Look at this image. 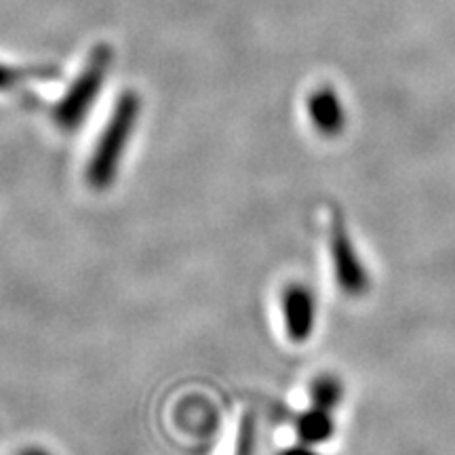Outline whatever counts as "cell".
<instances>
[{
	"label": "cell",
	"instance_id": "obj_9",
	"mask_svg": "<svg viewBox=\"0 0 455 455\" xmlns=\"http://www.w3.org/2000/svg\"><path fill=\"white\" fill-rule=\"evenodd\" d=\"M284 455H316V453L306 451V449H291V451H287Z\"/></svg>",
	"mask_w": 455,
	"mask_h": 455
},
{
	"label": "cell",
	"instance_id": "obj_1",
	"mask_svg": "<svg viewBox=\"0 0 455 455\" xmlns=\"http://www.w3.org/2000/svg\"><path fill=\"white\" fill-rule=\"evenodd\" d=\"M138 112L140 100L133 93L123 95L118 106L114 108L110 123H108L104 135H101L100 144L95 148V155L89 163L87 180L95 190H104L116 175V167L129 141L131 129L138 121Z\"/></svg>",
	"mask_w": 455,
	"mask_h": 455
},
{
	"label": "cell",
	"instance_id": "obj_10",
	"mask_svg": "<svg viewBox=\"0 0 455 455\" xmlns=\"http://www.w3.org/2000/svg\"><path fill=\"white\" fill-rule=\"evenodd\" d=\"M21 455H49L47 451H43V449H26Z\"/></svg>",
	"mask_w": 455,
	"mask_h": 455
},
{
	"label": "cell",
	"instance_id": "obj_8",
	"mask_svg": "<svg viewBox=\"0 0 455 455\" xmlns=\"http://www.w3.org/2000/svg\"><path fill=\"white\" fill-rule=\"evenodd\" d=\"M15 76H17V72H13V70H7V68L0 66V89L7 87L11 78H15Z\"/></svg>",
	"mask_w": 455,
	"mask_h": 455
},
{
	"label": "cell",
	"instance_id": "obj_6",
	"mask_svg": "<svg viewBox=\"0 0 455 455\" xmlns=\"http://www.w3.org/2000/svg\"><path fill=\"white\" fill-rule=\"evenodd\" d=\"M298 432L301 441L306 443H325L333 432L331 415H329V411H325V409L315 407L312 411H308L299 419Z\"/></svg>",
	"mask_w": 455,
	"mask_h": 455
},
{
	"label": "cell",
	"instance_id": "obj_5",
	"mask_svg": "<svg viewBox=\"0 0 455 455\" xmlns=\"http://www.w3.org/2000/svg\"><path fill=\"white\" fill-rule=\"evenodd\" d=\"M310 116L316 129L323 131L325 135L338 133L341 124H344V112H341L339 100L335 98L331 91H318L316 95H312Z\"/></svg>",
	"mask_w": 455,
	"mask_h": 455
},
{
	"label": "cell",
	"instance_id": "obj_7",
	"mask_svg": "<svg viewBox=\"0 0 455 455\" xmlns=\"http://www.w3.org/2000/svg\"><path fill=\"white\" fill-rule=\"evenodd\" d=\"M310 395H312V403H315V407L331 411L341 398V386L339 382H335L333 378H321L316 379L315 386H312Z\"/></svg>",
	"mask_w": 455,
	"mask_h": 455
},
{
	"label": "cell",
	"instance_id": "obj_4",
	"mask_svg": "<svg viewBox=\"0 0 455 455\" xmlns=\"http://www.w3.org/2000/svg\"><path fill=\"white\" fill-rule=\"evenodd\" d=\"M283 318H284V331H287L289 339L293 341H306L310 338L312 329H315L316 318V306L315 298L306 287L301 284H291L284 289L283 299Z\"/></svg>",
	"mask_w": 455,
	"mask_h": 455
},
{
	"label": "cell",
	"instance_id": "obj_3",
	"mask_svg": "<svg viewBox=\"0 0 455 455\" xmlns=\"http://www.w3.org/2000/svg\"><path fill=\"white\" fill-rule=\"evenodd\" d=\"M329 249H331V264L335 272V281L339 283L341 291L348 295L365 293L369 287V276L365 272V266H363V261L358 259L355 244H352L339 215H335L331 221Z\"/></svg>",
	"mask_w": 455,
	"mask_h": 455
},
{
	"label": "cell",
	"instance_id": "obj_2",
	"mask_svg": "<svg viewBox=\"0 0 455 455\" xmlns=\"http://www.w3.org/2000/svg\"><path fill=\"white\" fill-rule=\"evenodd\" d=\"M108 70V51L100 49L98 53L93 55L87 70L83 72V76L74 83L70 93L61 100V104L55 108V121L61 124L64 129L76 127L78 123L83 121V116L87 114L89 106L93 104L95 95H98V89L101 81H104Z\"/></svg>",
	"mask_w": 455,
	"mask_h": 455
}]
</instances>
